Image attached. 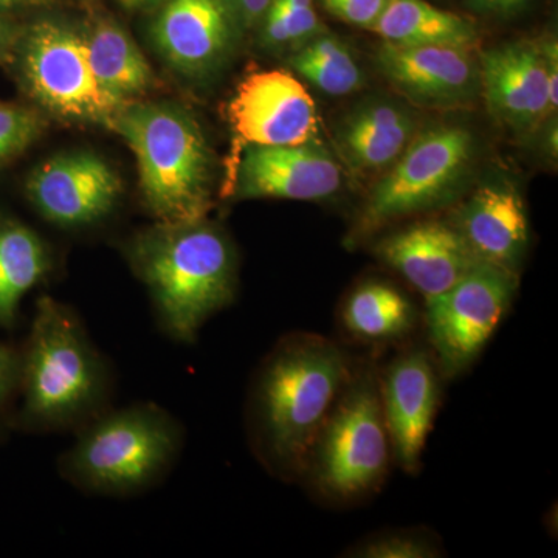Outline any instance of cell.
Segmentation results:
<instances>
[{
	"label": "cell",
	"instance_id": "obj_5",
	"mask_svg": "<svg viewBox=\"0 0 558 558\" xmlns=\"http://www.w3.org/2000/svg\"><path fill=\"white\" fill-rule=\"evenodd\" d=\"M183 429L157 403L100 413L58 461L62 478L90 495L130 497L159 484L178 461Z\"/></svg>",
	"mask_w": 558,
	"mask_h": 558
},
{
	"label": "cell",
	"instance_id": "obj_35",
	"mask_svg": "<svg viewBox=\"0 0 558 558\" xmlns=\"http://www.w3.org/2000/svg\"><path fill=\"white\" fill-rule=\"evenodd\" d=\"M120 7L128 11H140V13H154L159 10L168 0H117Z\"/></svg>",
	"mask_w": 558,
	"mask_h": 558
},
{
	"label": "cell",
	"instance_id": "obj_28",
	"mask_svg": "<svg viewBox=\"0 0 558 558\" xmlns=\"http://www.w3.org/2000/svg\"><path fill=\"white\" fill-rule=\"evenodd\" d=\"M323 9L352 27L369 31L379 21L389 0H319Z\"/></svg>",
	"mask_w": 558,
	"mask_h": 558
},
{
	"label": "cell",
	"instance_id": "obj_13",
	"mask_svg": "<svg viewBox=\"0 0 558 558\" xmlns=\"http://www.w3.org/2000/svg\"><path fill=\"white\" fill-rule=\"evenodd\" d=\"M27 194L40 216L64 229L92 226L116 208L121 180L89 150L60 154L32 172Z\"/></svg>",
	"mask_w": 558,
	"mask_h": 558
},
{
	"label": "cell",
	"instance_id": "obj_9",
	"mask_svg": "<svg viewBox=\"0 0 558 558\" xmlns=\"http://www.w3.org/2000/svg\"><path fill=\"white\" fill-rule=\"evenodd\" d=\"M519 289V275L480 263L442 295L425 301L429 343L453 377L478 359Z\"/></svg>",
	"mask_w": 558,
	"mask_h": 558
},
{
	"label": "cell",
	"instance_id": "obj_3",
	"mask_svg": "<svg viewBox=\"0 0 558 558\" xmlns=\"http://www.w3.org/2000/svg\"><path fill=\"white\" fill-rule=\"evenodd\" d=\"M108 392V366L78 315L43 296L21 352L17 425L31 432L78 427L101 413Z\"/></svg>",
	"mask_w": 558,
	"mask_h": 558
},
{
	"label": "cell",
	"instance_id": "obj_19",
	"mask_svg": "<svg viewBox=\"0 0 558 558\" xmlns=\"http://www.w3.org/2000/svg\"><path fill=\"white\" fill-rule=\"evenodd\" d=\"M413 137L411 112L385 100L359 106L337 128V143L349 167L366 175L384 174Z\"/></svg>",
	"mask_w": 558,
	"mask_h": 558
},
{
	"label": "cell",
	"instance_id": "obj_33",
	"mask_svg": "<svg viewBox=\"0 0 558 558\" xmlns=\"http://www.w3.org/2000/svg\"><path fill=\"white\" fill-rule=\"evenodd\" d=\"M21 28L11 16L0 14V62L13 60L14 46L20 38Z\"/></svg>",
	"mask_w": 558,
	"mask_h": 558
},
{
	"label": "cell",
	"instance_id": "obj_22",
	"mask_svg": "<svg viewBox=\"0 0 558 558\" xmlns=\"http://www.w3.org/2000/svg\"><path fill=\"white\" fill-rule=\"evenodd\" d=\"M49 269V252L38 234L0 216V328H13L22 300Z\"/></svg>",
	"mask_w": 558,
	"mask_h": 558
},
{
	"label": "cell",
	"instance_id": "obj_14",
	"mask_svg": "<svg viewBox=\"0 0 558 558\" xmlns=\"http://www.w3.org/2000/svg\"><path fill=\"white\" fill-rule=\"evenodd\" d=\"M475 49L457 46H398L381 43L376 65L389 84L427 108L451 109L481 92Z\"/></svg>",
	"mask_w": 558,
	"mask_h": 558
},
{
	"label": "cell",
	"instance_id": "obj_18",
	"mask_svg": "<svg viewBox=\"0 0 558 558\" xmlns=\"http://www.w3.org/2000/svg\"><path fill=\"white\" fill-rule=\"evenodd\" d=\"M453 223L480 263L519 275L529 245V220L515 186L487 183L473 193Z\"/></svg>",
	"mask_w": 558,
	"mask_h": 558
},
{
	"label": "cell",
	"instance_id": "obj_10",
	"mask_svg": "<svg viewBox=\"0 0 558 558\" xmlns=\"http://www.w3.org/2000/svg\"><path fill=\"white\" fill-rule=\"evenodd\" d=\"M236 150L247 146H299L317 142V106L304 84L282 69L256 70L227 102Z\"/></svg>",
	"mask_w": 558,
	"mask_h": 558
},
{
	"label": "cell",
	"instance_id": "obj_8",
	"mask_svg": "<svg viewBox=\"0 0 558 558\" xmlns=\"http://www.w3.org/2000/svg\"><path fill=\"white\" fill-rule=\"evenodd\" d=\"M389 447L379 380L365 369L349 379L319 433L306 469L329 497H362L385 478Z\"/></svg>",
	"mask_w": 558,
	"mask_h": 558
},
{
	"label": "cell",
	"instance_id": "obj_24",
	"mask_svg": "<svg viewBox=\"0 0 558 558\" xmlns=\"http://www.w3.org/2000/svg\"><path fill=\"white\" fill-rule=\"evenodd\" d=\"M290 68L330 97H347L363 86V73L339 36L325 32L293 51Z\"/></svg>",
	"mask_w": 558,
	"mask_h": 558
},
{
	"label": "cell",
	"instance_id": "obj_21",
	"mask_svg": "<svg viewBox=\"0 0 558 558\" xmlns=\"http://www.w3.org/2000/svg\"><path fill=\"white\" fill-rule=\"evenodd\" d=\"M371 32L398 46H457L475 49L476 25L468 17L440 10L427 0H389Z\"/></svg>",
	"mask_w": 558,
	"mask_h": 558
},
{
	"label": "cell",
	"instance_id": "obj_7",
	"mask_svg": "<svg viewBox=\"0 0 558 558\" xmlns=\"http://www.w3.org/2000/svg\"><path fill=\"white\" fill-rule=\"evenodd\" d=\"M13 60L25 90L40 108L60 119L112 130L124 105L95 78L83 28L60 17H40L21 28Z\"/></svg>",
	"mask_w": 558,
	"mask_h": 558
},
{
	"label": "cell",
	"instance_id": "obj_34",
	"mask_svg": "<svg viewBox=\"0 0 558 558\" xmlns=\"http://www.w3.org/2000/svg\"><path fill=\"white\" fill-rule=\"evenodd\" d=\"M58 0H0V14L11 16L16 11L53 9Z\"/></svg>",
	"mask_w": 558,
	"mask_h": 558
},
{
	"label": "cell",
	"instance_id": "obj_20",
	"mask_svg": "<svg viewBox=\"0 0 558 558\" xmlns=\"http://www.w3.org/2000/svg\"><path fill=\"white\" fill-rule=\"evenodd\" d=\"M83 36L92 72L110 97L126 105L148 94L156 75L119 22L98 7L89 5Z\"/></svg>",
	"mask_w": 558,
	"mask_h": 558
},
{
	"label": "cell",
	"instance_id": "obj_6",
	"mask_svg": "<svg viewBox=\"0 0 558 558\" xmlns=\"http://www.w3.org/2000/svg\"><path fill=\"white\" fill-rule=\"evenodd\" d=\"M473 160L475 138L464 126L438 124L414 135L371 190L352 238L368 236L389 222L449 204L464 189Z\"/></svg>",
	"mask_w": 558,
	"mask_h": 558
},
{
	"label": "cell",
	"instance_id": "obj_29",
	"mask_svg": "<svg viewBox=\"0 0 558 558\" xmlns=\"http://www.w3.org/2000/svg\"><path fill=\"white\" fill-rule=\"evenodd\" d=\"M21 379V352L0 341V414L16 395Z\"/></svg>",
	"mask_w": 558,
	"mask_h": 558
},
{
	"label": "cell",
	"instance_id": "obj_25",
	"mask_svg": "<svg viewBox=\"0 0 558 558\" xmlns=\"http://www.w3.org/2000/svg\"><path fill=\"white\" fill-rule=\"evenodd\" d=\"M259 38L267 49H299L326 31L314 0H274L259 22Z\"/></svg>",
	"mask_w": 558,
	"mask_h": 558
},
{
	"label": "cell",
	"instance_id": "obj_23",
	"mask_svg": "<svg viewBox=\"0 0 558 558\" xmlns=\"http://www.w3.org/2000/svg\"><path fill=\"white\" fill-rule=\"evenodd\" d=\"M341 317L344 328L357 339L388 341L411 332L417 311L409 296L395 286L368 281L348 296Z\"/></svg>",
	"mask_w": 558,
	"mask_h": 558
},
{
	"label": "cell",
	"instance_id": "obj_17",
	"mask_svg": "<svg viewBox=\"0 0 558 558\" xmlns=\"http://www.w3.org/2000/svg\"><path fill=\"white\" fill-rule=\"evenodd\" d=\"M376 255L425 301L442 295L480 264L457 227L442 220H422L389 234L376 245Z\"/></svg>",
	"mask_w": 558,
	"mask_h": 558
},
{
	"label": "cell",
	"instance_id": "obj_16",
	"mask_svg": "<svg viewBox=\"0 0 558 558\" xmlns=\"http://www.w3.org/2000/svg\"><path fill=\"white\" fill-rule=\"evenodd\" d=\"M380 385L385 425L400 468L421 464L439 403L438 376L425 351L413 349L392 360Z\"/></svg>",
	"mask_w": 558,
	"mask_h": 558
},
{
	"label": "cell",
	"instance_id": "obj_31",
	"mask_svg": "<svg viewBox=\"0 0 558 558\" xmlns=\"http://www.w3.org/2000/svg\"><path fill=\"white\" fill-rule=\"evenodd\" d=\"M242 32L258 27L274 0H222Z\"/></svg>",
	"mask_w": 558,
	"mask_h": 558
},
{
	"label": "cell",
	"instance_id": "obj_2",
	"mask_svg": "<svg viewBox=\"0 0 558 558\" xmlns=\"http://www.w3.org/2000/svg\"><path fill=\"white\" fill-rule=\"evenodd\" d=\"M130 259L161 328L180 343H193L236 295V253L226 233L205 219L157 223L132 241Z\"/></svg>",
	"mask_w": 558,
	"mask_h": 558
},
{
	"label": "cell",
	"instance_id": "obj_15",
	"mask_svg": "<svg viewBox=\"0 0 558 558\" xmlns=\"http://www.w3.org/2000/svg\"><path fill=\"white\" fill-rule=\"evenodd\" d=\"M478 61L481 92L499 123L517 134H529L556 117L542 40L502 44L483 51Z\"/></svg>",
	"mask_w": 558,
	"mask_h": 558
},
{
	"label": "cell",
	"instance_id": "obj_27",
	"mask_svg": "<svg viewBox=\"0 0 558 558\" xmlns=\"http://www.w3.org/2000/svg\"><path fill=\"white\" fill-rule=\"evenodd\" d=\"M352 556L365 558H429L438 557L439 550L428 539L418 538L416 535L392 534L363 543Z\"/></svg>",
	"mask_w": 558,
	"mask_h": 558
},
{
	"label": "cell",
	"instance_id": "obj_32",
	"mask_svg": "<svg viewBox=\"0 0 558 558\" xmlns=\"http://www.w3.org/2000/svg\"><path fill=\"white\" fill-rule=\"evenodd\" d=\"M543 54H545L546 72H548L549 102L553 112H557L558 106V46L556 38L542 40Z\"/></svg>",
	"mask_w": 558,
	"mask_h": 558
},
{
	"label": "cell",
	"instance_id": "obj_1",
	"mask_svg": "<svg viewBox=\"0 0 558 558\" xmlns=\"http://www.w3.org/2000/svg\"><path fill=\"white\" fill-rule=\"evenodd\" d=\"M343 349L315 336L279 341L252 392L253 438L267 465L303 472L319 433L351 379Z\"/></svg>",
	"mask_w": 558,
	"mask_h": 558
},
{
	"label": "cell",
	"instance_id": "obj_11",
	"mask_svg": "<svg viewBox=\"0 0 558 558\" xmlns=\"http://www.w3.org/2000/svg\"><path fill=\"white\" fill-rule=\"evenodd\" d=\"M229 190L236 199L325 201L343 185L339 161L318 142L242 149Z\"/></svg>",
	"mask_w": 558,
	"mask_h": 558
},
{
	"label": "cell",
	"instance_id": "obj_4",
	"mask_svg": "<svg viewBox=\"0 0 558 558\" xmlns=\"http://www.w3.org/2000/svg\"><path fill=\"white\" fill-rule=\"evenodd\" d=\"M137 160L140 189L163 223L205 219L215 193V154L196 117L174 102H126L113 120Z\"/></svg>",
	"mask_w": 558,
	"mask_h": 558
},
{
	"label": "cell",
	"instance_id": "obj_12",
	"mask_svg": "<svg viewBox=\"0 0 558 558\" xmlns=\"http://www.w3.org/2000/svg\"><path fill=\"white\" fill-rule=\"evenodd\" d=\"M154 13V46L175 72L191 80L218 73L244 33L222 0H168Z\"/></svg>",
	"mask_w": 558,
	"mask_h": 558
},
{
	"label": "cell",
	"instance_id": "obj_30",
	"mask_svg": "<svg viewBox=\"0 0 558 558\" xmlns=\"http://www.w3.org/2000/svg\"><path fill=\"white\" fill-rule=\"evenodd\" d=\"M534 0H465L473 13L495 20H512L519 16Z\"/></svg>",
	"mask_w": 558,
	"mask_h": 558
},
{
	"label": "cell",
	"instance_id": "obj_26",
	"mask_svg": "<svg viewBox=\"0 0 558 558\" xmlns=\"http://www.w3.org/2000/svg\"><path fill=\"white\" fill-rule=\"evenodd\" d=\"M43 130L38 113L16 106L0 105V161L28 148Z\"/></svg>",
	"mask_w": 558,
	"mask_h": 558
}]
</instances>
